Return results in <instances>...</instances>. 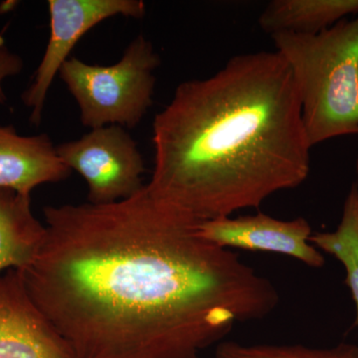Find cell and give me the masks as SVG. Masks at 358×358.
I'll list each match as a JSON object with an SVG mask.
<instances>
[{
    "label": "cell",
    "instance_id": "6da1fadb",
    "mask_svg": "<svg viewBox=\"0 0 358 358\" xmlns=\"http://www.w3.org/2000/svg\"><path fill=\"white\" fill-rule=\"evenodd\" d=\"M43 214V245L18 272L76 358H199L279 303L270 280L148 185L114 203Z\"/></svg>",
    "mask_w": 358,
    "mask_h": 358
},
{
    "label": "cell",
    "instance_id": "7a4b0ae2",
    "mask_svg": "<svg viewBox=\"0 0 358 358\" xmlns=\"http://www.w3.org/2000/svg\"><path fill=\"white\" fill-rule=\"evenodd\" d=\"M148 187L201 221L257 208L310 173L300 94L278 51L241 54L179 85L152 124Z\"/></svg>",
    "mask_w": 358,
    "mask_h": 358
},
{
    "label": "cell",
    "instance_id": "3957f363",
    "mask_svg": "<svg viewBox=\"0 0 358 358\" xmlns=\"http://www.w3.org/2000/svg\"><path fill=\"white\" fill-rule=\"evenodd\" d=\"M272 38L293 72L312 148L358 134V14L317 34L279 33Z\"/></svg>",
    "mask_w": 358,
    "mask_h": 358
},
{
    "label": "cell",
    "instance_id": "277c9868",
    "mask_svg": "<svg viewBox=\"0 0 358 358\" xmlns=\"http://www.w3.org/2000/svg\"><path fill=\"white\" fill-rule=\"evenodd\" d=\"M159 54L140 35L129 43L119 62L100 66L70 57L59 71L90 129L138 126L152 106Z\"/></svg>",
    "mask_w": 358,
    "mask_h": 358
},
{
    "label": "cell",
    "instance_id": "5b68a950",
    "mask_svg": "<svg viewBox=\"0 0 358 358\" xmlns=\"http://www.w3.org/2000/svg\"><path fill=\"white\" fill-rule=\"evenodd\" d=\"M56 150L70 171L86 181L89 203H114L143 188L145 162L136 141L122 127L91 129Z\"/></svg>",
    "mask_w": 358,
    "mask_h": 358
},
{
    "label": "cell",
    "instance_id": "8992f818",
    "mask_svg": "<svg viewBox=\"0 0 358 358\" xmlns=\"http://www.w3.org/2000/svg\"><path fill=\"white\" fill-rule=\"evenodd\" d=\"M50 37L32 83L22 94L31 110L30 122L39 126L47 95L63 64L80 39L103 21L115 16L141 20L145 14L141 0H49Z\"/></svg>",
    "mask_w": 358,
    "mask_h": 358
},
{
    "label": "cell",
    "instance_id": "52a82bcc",
    "mask_svg": "<svg viewBox=\"0 0 358 358\" xmlns=\"http://www.w3.org/2000/svg\"><path fill=\"white\" fill-rule=\"evenodd\" d=\"M0 358H76L17 270L0 275Z\"/></svg>",
    "mask_w": 358,
    "mask_h": 358
},
{
    "label": "cell",
    "instance_id": "ba28073f",
    "mask_svg": "<svg viewBox=\"0 0 358 358\" xmlns=\"http://www.w3.org/2000/svg\"><path fill=\"white\" fill-rule=\"evenodd\" d=\"M202 237L227 249L284 254L310 268H322L326 259L310 243L312 227L305 218L279 220L258 213L242 217H223L203 221L200 225Z\"/></svg>",
    "mask_w": 358,
    "mask_h": 358
},
{
    "label": "cell",
    "instance_id": "9c48e42d",
    "mask_svg": "<svg viewBox=\"0 0 358 358\" xmlns=\"http://www.w3.org/2000/svg\"><path fill=\"white\" fill-rule=\"evenodd\" d=\"M71 173L47 134L24 136L13 126L0 127V188L31 194L38 186L60 182Z\"/></svg>",
    "mask_w": 358,
    "mask_h": 358
},
{
    "label": "cell",
    "instance_id": "30bf717a",
    "mask_svg": "<svg viewBox=\"0 0 358 358\" xmlns=\"http://www.w3.org/2000/svg\"><path fill=\"white\" fill-rule=\"evenodd\" d=\"M45 236L46 226L33 214L31 194L0 188V275L31 265Z\"/></svg>",
    "mask_w": 358,
    "mask_h": 358
},
{
    "label": "cell",
    "instance_id": "8fae6325",
    "mask_svg": "<svg viewBox=\"0 0 358 358\" xmlns=\"http://www.w3.org/2000/svg\"><path fill=\"white\" fill-rule=\"evenodd\" d=\"M358 14V0H274L264 9L259 24L272 35H313Z\"/></svg>",
    "mask_w": 358,
    "mask_h": 358
},
{
    "label": "cell",
    "instance_id": "7c38bea8",
    "mask_svg": "<svg viewBox=\"0 0 358 358\" xmlns=\"http://www.w3.org/2000/svg\"><path fill=\"white\" fill-rule=\"evenodd\" d=\"M315 248L338 259L345 268V284L357 307L358 327V205L355 185L348 193L343 217L334 232L315 233L308 239Z\"/></svg>",
    "mask_w": 358,
    "mask_h": 358
},
{
    "label": "cell",
    "instance_id": "4fadbf2b",
    "mask_svg": "<svg viewBox=\"0 0 358 358\" xmlns=\"http://www.w3.org/2000/svg\"><path fill=\"white\" fill-rule=\"evenodd\" d=\"M216 358H358V346L339 343L331 348H313L301 345H245L235 341H222Z\"/></svg>",
    "mask_w": 358,
    "mask_h": 358
},
{
    "label": "cell",
    "instance_id": "5bb4252c",
    "mask_svg": "<svg viewBox=\"0 0 358 358\" xmlns=\"http://www.w3.org/2000/svg\"><path fill=\"white\" fill-rule=\"evenodd\" d=\"M24 67L22 58L16 53L9 50L3 42H0V103L6 102V96L4 93V80L9 77L17 76Z\"/></svg>",
    "mask_w": 358,
    "mask_h": 358
},
{
    "label": "cell",
    "instance_id": "9a60e30c",
    "mask_svg": "<svg viewBox=\"0 0 358 358\" xmlns=\"http://www.w3.org/2000/svg\"><path fill=\"white\" fill-rule=\"evenodd\" d=\"M355 169H357V174L358 178V155L357 157V162H355ZM355 192H357V205H358V183H355Z\"/></svg>",
    "mask_w": 358,
    "mask_h": 358
}]
</instances>
